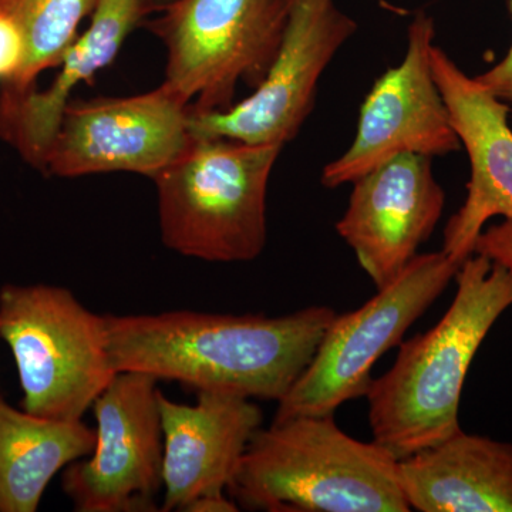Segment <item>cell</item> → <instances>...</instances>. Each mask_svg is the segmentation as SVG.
Segmentation results:
<instances>
[{"instance_id":"7a4b0ae2","label":"cell","mask_w":512,"mask_h":512,"mask_svg":"<svg viewBox=\"0 0 512 512\" xmlns=\"http://www.w3.org/2000/svg\"><path fill=\"white\" fill-rule=\"evenodd\" d=\"M457 292L434 328L400 343L389 372L367 390L373 441L402 460L461 430V393L471 362L512 306V274L487 256L458 266Z\"/></svg>"},{"instance_id":"ba28073f","label":"cell","mask_w":512,"mask_h":512,"mask_svg":"<svg viewBox=\"0 0 512 512\" xmlns=\"http://www.w3.org/2000/svg\"><path fill=\"white\" fill-rule=\"evenodd\" d=\"M288 15L271 69L247 99L227 110L192 113L194 137L285 147L315 104L323 73L355 35L357 23L336 0H286Z\"/></svg>"},{"instance_id":"30bf717a","label":"cell","mask_w":512,"mask_h":512,"mask_svg":"<svg viewBox=\"0 0 512 512\" xmlns=\"http://www.w3.org/2000/svg\"><path fill=\"white\" fill-rule=\"evenodd\" d=\"M433 16L419 12L407 30L400 64L373 83L360 107L352 144L322 171V184L338 188L403 154L443 157L461 148L431 64Z\"/></svg>"},{"instance_id":"603a6c76","label":"cell","mask_w":512,"mask_h":512,"mask_svg":"<svg viewBox=\"0 0 512 512\" xmlns=\"http://www.w3.org/2000/svg\"><path fill=\"white\" fill-rule=\"evenodd\" d=\"M147 2L151 12H156V10L163 8V6L168 5L173 0H147Z\"/></svg>"},{"instance_id":"44dd1931","label":"cell","mask_w":512,"mask_h":512,"mask_svg":"<svg viewBox=\"0 0 512 512\" xmlns=\"http://www.w3.org/2000/svg\"><path fill=\"white\" fill-rule=\"evenodd\" d=\"M508 5L512 18V0H508ZM476 79L505 104H512V42L507 55L484 73L478 74Z\"/></svg>"},{"instance_id":"ffe728a7","label":"cell","mask_w":512,"mask_h":512,"mask_svg":"<svg viewBox=\"0 0 512 512\" xmlns=\"http://www.w3.org/2000/svg\"><path fill=\"white\" fill-rule=\"evenodd\" d=\"M474 254L487 256L512 274V218H504L500 224L484 228L477 239Z\"/></svg>"},{"instance_id":"8fae6325","label":"cell","mask_w":512,"mask_h":512,"mask_svg":"<svg viewBox=\"0 0 512 512\" xmlns=\"http://www.w3.org/2000/svg\"><path fill=\"white\" fill-rule=\"evenodd\" d=\"M191 104L161 84L130 97L70 100L42 173H133L153 180L194 141Z\"/></svg>"},{"instance_id":"7c38bea8","label":"cell","mask_w":512,"mask_h":512,"mask_svg":"<svg viewBox=\"0 0 512 512\" xmlns=\"http://www.w3.org/2000/svg\"><path fill=\"white\" fill-rule=\"evenodd\" d=\"M433 158L394 157L353 181L348 208L336 224L377 289L392 282L433 234L446 205Z\"/></svg>"},{"instance_id":"d6986e66","label":"cell","mask_w":512,"mask_h":512,"mask_svg":"<svg viewBox=\"0 0 512 512\" xmlns=\"http://www.w3.org/2000/svg\"><path fill=\"white\" fill-rule=\"evenodd\" d=\"M26 40L18 23L0 12V86L12 82L22 70Z\"/></svg>"},{"instance_id":"ac0fdd59","label":"cell","mask_w":512,"mask_h":512,"mask_svg":"<svg viewBox=\"0 0 512 512\" xmlns=\"http://www.w3.org/2000/svg\"><path fill=\"white\" fill-rule=\"evenodd\" d=\"M97 0H0V12L22 29L26 57L22 70L0 93L22 94L37 86V77L60 63L77 29L92 16Z\"/></svg>"},{"instance_id":"7402d4cb","label":"cell","mask_w":512,"mask_h":512,"mask_svg":"<svg viewBox=\"0 0 512 512\" xmlns=\"http://www.w3.org/2000/svg\"><path fill=\"white\" fill-rule=\"evenodd\" d=\"M224 494L207 495L198 498L185 512H235L239 510L238 504L232 497Z\"/></svg>"},{"instance_id":"4fadbf2b","label":"cell","mask_w":512,"mask_h":512,"mask_svg":"<svg viewBox=\"0 0 512 512\" xmlns=\"http://www.w3.org/2000/svg\"><path fill=\"white\" fill-rule=\"evenodd\" d=\"M431 64L451 124L470 160L466 200L448 220L441 249L460 266L474 254L488 221L512 218V128L508 104L476 76L464 73L441 47H433Z\"/></svg>"},{"instance_id":"277c9868","label":"cell","mask_w":512,"mask_h":512,"mask_svg":"<svg viewBox=\"0 0 512 512\" xmlns=\"http://www.w3.org/2000/svg\"><path fill=\"white\" fill-rule=\"evenodd\" d=\"M281 146L194 137L153 178L165 247L187 258L254 261L266 245V194Z\"/></svg>"},{"instance_id":"9c48e42d","label":"cell","mask_w":512,"mask_h":512,"mask_svg":"<svg viewBox=\"0 0 512 512\" xmlns=\"http://www.w3.org/2000/svg\"><path fill=\"white\" fill-rule=\"evenodd\" d=\"M158 380L121 372L93 403L96 444L63 470L77 512H156L163 494V427Z\"/></svg>"},{"instance_id":"5bb4252c","label":"cell","mask_w":512,"mask_h":512,"mask_svg":"<svg viewBox=\"0 0 512 512\" xmlns=\"http://www.w3.org/2000/svg\"><path fill=\"white\" fill-rule=\"evenodd\" d=\"M163 427V503L160 511H187L195 500L228 493L242 454L261 429L254 400L197 392V403H177L160 392Z\"/></svg>"},{"instance_id":"3957f363","label":"cell","mask_w":512,"mask_h":512,"mask_svg":"<svg viewBox=\"0 0 512 512\" xmlns=\"http://www.w3.org/2000/svg\"><path fill=\"white\" fill-rule=\"evenodd\" d=\"M228 494L268 512H409L399 460L375 441L340 430L333 414L261 427L242 454Z\"/></svg>"},{"instance_id":"52a82bcc","label":"cell","mask_w":512,"mask_h":512,"mask_svg":"<svg viewBox=\"0 0 512 512\" xmlns=\"http://www.w3.org/2000/svg\"><path fill=\"white\" fill-rule=\"evenodd\" d=\"M457 269L444 252L417 255L365 305L336 315L311 363L279 400L274 420L326 416L366 396L377 360L403 342L410 326L456 278Z\"/></svg>"},{"instance_id":"8992f818","label":"cell","mask_w":512,"mask_h":512,"mask_svg":"<svg viewBox=\"0 0 512 512\" xmlns=\"http://www.w3.org/2000/svg\"><path fill=\"white\" fill-rule=\"evenodd\" d=\"M148 29L167 52L164 84L192 113L234 106L239 84L258 87L281 45L286 0H173Z\"/></svg>"},{"instance_id":"e0dca14e","label":"cell","mask_w":512,"mask_h":512,"mask_svg":"<svg viewBox=\"0 0 512 512\" xmlns=\"http://www.w3.org/2000/svg\"><path fill=\"white\" fill-rule=\"evenodd\" d=\"M96 430L16 409L0 394V512H36L53 478L89 456Z\"/></svg>"},{"instance_id":"2e32d148","label":"cell","mask_w":512,"mask_h":512,"mask_svg":"<svg viewBox=\"0 0 512 512\" xmlns=\"http://www.w3.org/2000/svg\"><path fill=\"white\" fill-rule=\"evenodd\" d=\"M410 510L512 512V444L458 431L399 460Z\"/></svg>"},{"instance_id":"6da1fadb","label":"cell","mask_w":512,"mask_h":512,"mask_svg":"<svg viewBox=\"0 0 512 512\" xmlns=\"http://www.w3.org/2000/svg\"><path fill=\"white\" fill-rule=\"evenodd\" d=\"M336 315L328 306H309L281 316L170 311L104 319L117 373L278 403Z\"/></svg>"},{"instance_id":"9a60e30c","label":"cell","mask_w":512,"mask_h":512,"mask_svg":"<svg viewBox=\"0 0 512 512\" xmlns=\"http://www.w3.org/2000/svg\"><path fill=\"white\" fill-rule=\"evenodd\" d=\"M147 13H151L147 0H97L89 28L67 47L52 84L16 96L0 93V140L15 148L26 163L43 171L74 90L92 82L114 62L128 35Z\"/></svg>"},{"instance_id":"5b68a950","label":"cell","mask_w":512,"mask_h":512,"mask_svg":"<svg viewBox=\"0 0 512 512\" xmlns=\"http://www.w3.org/2000/svg\"><path fill=\"white\" fill-rule=\"evenodd\" d=\"M0 339L18 370L25 412L82 420L117 375L106 319L55 285L0 288Z\"/></svg>"}]
</instances>
